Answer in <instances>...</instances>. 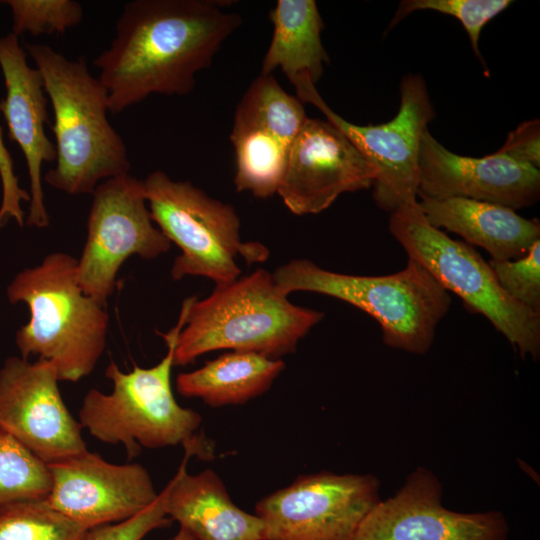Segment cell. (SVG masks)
I'll return each mask as SVG.
<instances>
[{
  "label": "cell",
  "instance_id": "ba28073f",
  "mask_svg": "<svg viewBox=\"0 0 540 540\" xmlns=\"http://www.w3.org/2000/svg\"><path fill=\"white\" fill-rule=\"evenodd\" d=\"M143 184L153 222L180 249L171 268L174 280L201 276L220 286L240 277L238 256L248 264L268 258L263 244L241 240L240 219L231 205L160 170Z\"/></svg>",
  "mask_w": 540,
  "mask_h": 540
},
{
  "label": "cell",
  "instance_id": "ffe728a7",
  "mask_svg": "<svg viewBox=\"0 0 540 540\" xmlns=\"http://www.w3.org/2000/svg\"><path fill=\"white\" fill-rule=\"evenodd\" d=\"M419 205L433 227L485 249L493 260L519 258L540 239L538 220L502 205L457 197H421Z\"/></svg>",
  "mask_w": 540,
  "mask_h": 540
},
{
  "label": "cell",
  "instance_id": "9a60e30c",
  "mask_svg": "<svg viewBox=\"0 0 540 540\" xmlns=\"http://www.w3.org/2000/svg\"><path fill=\"white\" fill-rule=\"evenodd\" d=\"M48 467L47 501L87 529L134 517L159 495L142 465L110 463L88 449Z\"/></svg>",
  "mask_w": 540,
  "mask_h": 540
},
{
  "label": "cell",
  "instance_id": "3957f363",
  "mask_svg": "<svg viewBox=\"0 0 540 540\" xmlns=\"http://www.w3.org/2000/svg\"><path fill=\"white\" fill-rule=\"evenodd\" d=\"M185 301L186 319L174 348V366H186L221 349L279 359L293 353L324 317L320 311L291 303L264 269L216 286L202 300Z\"/></svg>",
  "mask_w": 540,
  "mask_h": 540
},
{
  "label": "cell",
  "instance_id": "d4e9b609",
  "mask_svg": "<svg viewBox=\"0 0 540 540\" xmlns=\"http://www.w3.org/2000/svg\"><path fill=\"white\" fill-rule=\"evenodd\" d=\"M12 16V33L59 35L81 23L82 5L75 0H4Z\"/></svg>",
  "mask_w": 540,
  "mask_h": 540
},
{
  "label": "cell",
  "instance_id": "e0dca14e",
  "mask_svg": "<svg viewBox=\"0 0 540 540\" xmlns=\"http://www.w3.org/2000/svg\"><path fill=\"white\" fill-rule=\"evenodd\" d=\"M420 197L466 198L513 210L540 198V170L495 152L483 157L456 154L424 131L419 147Z\"/></svg>",
  "mask_w": 540,
  "mask_h": 540
},
{
  "label": "cell",
  "instance_id": "5bb4252c",
  "mask_svg": "<svg viewBox=\"0 0 540 540\" xmlns=\"http://www.w3.org/2000/svg\"><path fill=\"white\" fill-rule=\"evenodd\" d=\"M442 484L419 466L391 497L379 501L353 540H507L501 511L462 513L442 505Z\"/></svg>",
  "mask_w": 540,
  "mask_h": 540
},
{
  "label": "cell",
  "instance_id": "d6986e66",
  "mask_svg": "<svg viewBox=\"0 0 540 540\" xmlns=\"http://www.w3.org/2000/svg\"><path fill=\"white\" fill-rule=\"evenodd\" d=\"M189 457L162 490L167 516L196 540H264L263 521L235 505L213 470L189 474Z\"/></svg>",
  "mask_w": 540,
  "mask_h": 540
},
{
  "label": "cell",
  "instance_id": "484cf974",
  "mask_svg": "<svg viewBox=\"0 0 540 540\" xmlns=\"http://www.w3.org/2000/svg\"><path fill=\"white\" fill-rule=\"evenodd\" d=\"M513 3L511 0H403L389 29L410 13L432 10L458 19L465 28L474 53L481 58L479 38L483 27Z\"/></svg>",
  "mask_w": 540,
  "mask_h": 540
},
{
  "label": "cell",
  "instance_id": "603a6c76",
  "mask_svg": "<svg viewBox=\"0 0 540 540\" xmlns=\"http://www.w3.org/2000/svg\"><path fill=\"white\" fill-rule=\"evenodd\" d=\"M88 531L46 498L0 506V540H86Z\"/></svg>",
  "mask_w": 540,
  "mask_h": 540
},
{
  "label": "cell",
  "instance_id": "52a82bcc",
  "mask_svg": "<svg viewBox=\"0 0 540 540\" xmlns=\"http://www.w3.org/2000/svg\"><path fill=\"white\" fill-rule=\"evenodd\" d=\"M389 231L409 259L425 267L465 306L483 315L523 358L540 356V313L512 299L498 283L490 265L469 244L433 227L419 202L390 214Z\"/></svg>",
  "mask_w": 540,
  "mask_h": 540
},
{
  "label": "cell",
  "instance_id": "f546056e",
  "mask_svg": "<svg viewBox=\"0 0 540 540\" xmlns=\"http://www.w3.org/2000/svg\"><path fill=\"white\" fill-rule=\"evenodd\" d=\"M170 540H196L188 531L180 528L177 534Z\"/></svg>",
  "mask_w": 540,
  "mask_h": 540
},
{
  "label": "cell",
  "instance_id": "ac0fdd59",
  "mask_svg": "<svg viewBox=\"0 0 540 540\" xmlns=\"http://www.w3.org/2000/svg\"><path fill=\"white\" fill-rule=\"evenodd\" d=\"M0 69L5 97L0 101L10 141L20 147L28 170L29 211L25 222L36 228L49 225L44 201L42 165L56 161L55 144L48 138V96L40 72L27 62L19 37L12 32L0 36Z\"/></svg>",
  "mask_w": 540,
  "mask_h": 540
},
{
  "label": "cell",
  "instance_id": "277c9868",
  "mask_svg": "<svg viewBox=\"0 0 540 540\" xmlns=\"http://www.w3.org/2000/svg\"><path fill=\"white\" fill-rule=\"evenodd\" d=\"M7 297L30 312L16 333L20 357L50 362L59 381L78 382L92 373L106 346L109 315L81 289L77 259L64 252L46 255L13 278Z\"/></svg>",
  "mask_w": 540,
  "mask_h": 540
},
{
  "label": "cell",
  "instance_id": "7c38bea8",
  "mask_svg": "<svg viewBox=\"0 0 540 540\" xmlns=\"http://www.w3.org/2000/svg\"><path fill=\"white\" fill-rule=\"evenodd\" d=\"M307 118L303 103L272 74L252 82L237 105L230 134L237 191L257 198L278 192L290 148Z\"/></svg>",
  "mask_w": 540,
  "mask_h": 540
},
{
  "label": "cell",
  "instance_id": "4fadbf2b",
  "mask_svg": "<svg viewBox=\"0 0 540 540\" xmlns=\"http://www.w3.org/2000/svg\"><path fill=\"white\" fill-rule=\"evenodd\" d=\"M48 361L20 356L0 368V427L47 465L87 450L82 425L68 410Z\"/></svg>",
  "mask_w": 540,
  "mask_h": 540
},
{
  "label": "cell",
  "instance_id": "30bf717a",
  "mask_svg": "<svg viewBox=\"0 0 540 540\" xmlns=\"http://www.w3.org/2000/svg\"><path fill=\"white\" fill-rule=\"evenodd\" d=\"M92 196L77 279L85 294L105 306L129 257L157 258L168 252L171 242L154 225L143 181L130 174L110 178L99 183Z\"/></svg>",
  "mask_w": 540,
  "mask_h": 540
},
{
  "label": "cell",
  "instance_id": "44dd1931",
  "mask_svg": "<svg viewBox=\"0 0 540 540\" xmlns=\"http://www.w3.org/2000/svg\"><path fill=\"white\" fill-rule=\"evenodd\" d=\"M273 35L261 74L280 69L298 92L316 84L329 57L322 44L323 22L314 0H278L269 12Z\"/></svg>",
  "mask_w": 540,
  "mask_h": 540
},
{
  "label": "cell",
  "instance_id": "83f0119b",
  "mask_svg": "<svg viewBox=\"0 0 540 540\" xmlns=\"http://www.w3.org/2000/svg\"><path fill=\"white\" fill-rule=\"evenodd\" d=\"M171 523L160 492L152 505L134 517L89 529L86 540H142L152 530L168 527Z\"/></svg>",
  "mask_w": 540,
  "mask_h": 540
},
{
  "label": "cell",
  "instance_id": "8992f818",
  "mask_svg": "<svg viewBox=\"0 0 540 540\" xmlns=\"http://www.w3.org/2000/svg\"><path fill=\"white\" fill-rule=\"evenodd\" d=\"M272 275L287 296L294 291L314 292L363 310L379 323L385 345L412 354L430 350L451 304L449 292L409 258L403 270L380 276L333 272L306 259L291 260Z\"/></svg>",
  "mask_w": 540,
  "mask_h": 540
},
{
  "label": "cell",
  "instance_id": "6da1fadb",
  "mask_svg": "<svg viewBox=\"0 0 540 540\" xmlns=\"http://www.w3.org/2000/svg\"><path fill=\"white\" fill-rule=\"evenodd\" d=\"M241 16L214 0H132L109 47L93 61L118 114L153 94L183 96L196 85Z\"/></svg>",
  "mask_w": 540,
  "mask_h": 540
},
{
  "label": "cell",
  "instance_id": "9c48e42d",
  "mask_svg": "<svg viewBox=\"0 0 540 540\" xmlns=\"http://www.w3.org/2000/svg\"><path fill=\"white\" fill-rule=\"evenodd\" d=\"M296 97L316 107L375 167L372 196L379 208L391 214L417 201L420 141L435 116L421 76L410 74L402 79L397 114L389 122L376 125L348 122L328 106L314 84Z\"/></svg>",
  "mask_w": 540,
  "mask_h": 540
},
{
  "label": "cell",
  "instance_id": "2e32d148",
  "mask_svg": "<svg viewBox=\"0 0 540 540\" xmlns=\"http://www.w3.org/2000/svg\"><path fill=\"white\" fill-rule=\"evenodd\" d=\"M376 175L335 126L308 117L290 148L277 194L295 215L318 214L341 194L372 187Z\"/></svg>",
  "mask_w": 540,
  "mask_h": 540
},
{
  "label": "cell",
  "instance_id": "7402d4cb",
  "mask_svg": "<svg viewBox=\"0 0 540 540\" xmlns=\"http://www.w3.org/2000/svg\"><path fill=\"white\" fill-rule=\"evenodd\" d=\"M281 359L230 351L176 378L178 393L210 407L239 405L264 394L284 370Z\"/></svg>",
  "mask_w": 540,
  "mask_h": 540
},
{
  "label": "cell",
  "instance_id": "4316f807",
  "mask_svg": "<svg viewBox=\"0 0 540 540\" xmlns=\"http://www.w3.org/2000/svg\"><path fill=\"white\" fill-rule=\"evenodd\" d=\"M489 265L502 289L516 302L540 313V239L521 257Z\"/></svg>",
  "mask_w": 540,
  "mask_h": 540
},
{
  "label": "cell",
  "instance_id": "5b68a950",
  "mask_svg": "<svg viewBox=\"0 0 540 540\" xmlns=\"http://www.w3.org/2000/svg\"><path fill=\"white\" fill-rule=\"evenodd\" d=\"M184 301L176 326L162 334L167 353L149 368L135 366L123 372L111 361L105 375L111 380L110 393L90 389L79 410L83 428L101 442L122 444L129 459L141 448L156 449L183 445L188 455L207 456L195 432L202 418L196 411L179 405L171 387L176 341L186 319Z\"/></svg>",
  "mask_w": 540,
  "mask_h": 540
},
{
  "label": "cell",
  "instance_id": "7a4b0ae2",
  "mask_svg": "<svg viewBox=\"0 0 540 540\" xmlns=\"http://www.w3.org/2000/svg\"><path fill=\"white\" fill-rule=\"evenodd\" d=\"M51 102L56 165L43 180L69 195L92 194L131 169L124 140L108 120V93L84 57L72 60L46 44L26 43Z\"/></svg>",
  "mask_w": 540,
  "mask_h": 540
},
{
  "label": "cell",
  "instance_id": "cb8c5ba5",
  "mask_svg": "<svg viewBox=\"0 0 540 540\" xmlns=\"http://www.w3.org/2000/svg\"><path fill=\"white\" fill-rule=\"evenodd\" d=\"M50 488L48 465L0 427V506L46 498Z\"/></svg>",
  "mask_w": 540,
  "mask_h": 540
},
{
  "label": "cell",
  "instance_id": "8fae6325",
  "mask_svg": "<svg viewBox=\"0 0 540 540\" xmlns=\"http://www.w3.org/2000/svg\"><path fill=\"white\" fill-rule=\"evenodd\" d=\"M380 500L375 475L321 471L263 497L255 514L264 523V540H353Z\"/></svg>",
  "mask_w": 540,
  "mask_h": 540
},
{
  "label": "cell",
  "instance_id": "f1b7e54d",
  "mask_svg": "<svg viewBox=\"0 0 540 540\" xmlns=\"http://www.w3.org/2000/svg\"><path fill=\"white\" fill-rule=\"evenodd\" d=\"M507 157L539 169L540 122L533 119L522 122L511 131L503 146L497 151Z\"/></svg>",
  "mask_w": 540,
  "mask_h": 540
},
{
  "label": "cell",
  "instance_id": "4dcf8cb0",
  "mask_svg": "<svg viewBox=\"0 0 540 540\" xmlns=\"http://www.w3.org/2000/svg\"><path fill=\"white\" fill-rule=\"evenodd\" d=\"M0 155H1V157H2L5 161H9V160H10L9 157H7L8 155L5 154L4 149H2L1 143H0Z\"/></svg>",
  "mask_w": 540,
  "mask_h": 540
}]
</instances>
